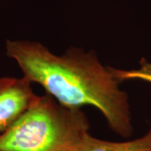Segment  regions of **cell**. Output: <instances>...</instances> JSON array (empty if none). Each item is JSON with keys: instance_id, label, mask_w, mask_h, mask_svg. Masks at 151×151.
<instances>
[{"instance_id": "3957f363", "label": "cell", "mask_w": 151, "mask_h": 151, "mask_svg": "<svg viewBox=\"0 0 151 151\" xmlns=\"http://www.w3.org/2000/svg\"><path fill=\"white\" fill-rule=\"evenodd\" d=\"M31 84L24 76L0 77V136L36 102Z\"/></svg>"}, {"instance_id": "7a4b0ae2", "label": "cell", "mask_w": 151, "mask_h": 151, "mask_svg": "<svg viewBox=\"0 0 151 151\" xmlns=\"http://www.w3.org/2000/svg\"><path fill=\"white\" fill-rule=\"evenodd\" d=\"M89 129L81 108L45 93L0 136V151H76Z\"/></svg>"}, {"instance_id": "6da1fadb", "label": "cell", "mask_w": 151, "mask_h": 151, "mask_svg": "<svg viewBox=\"0 0 151 151\" xmlns=\"http://www.w3.org/2000/svg\"><path fill=\"white\" fill-rule=\"evenodd\" d=\"M7 56L23 76L43 87L60 104L81 108L90 105L103 115L108 127L124 139L134 134L128 93L119 87L109 65L102 64L95 50L70 46L55 55L45 45L30 40H7Z\"/></svg>"}, {"instance_id": "277c9868", "label": "cell", "mask_w": 151, "mask_h": 151, "mask_svg": "<svg viewBox=\"0 0 151 151\" xmlns=\"http://www.w3.org/2000/svg\"><path fill=\"white\" fill-rule=\"evenodd\" d=\"M76 151H151V126L145 134L131 140H104L88 133Z\"/></svg>"}, {"instance_id": "5b68a950", "label": "cell", "mask_w": 151, "mask_h": 151, "mask_svg": "<svg viewBox=\"0 0 151 151\" xmlns=\"http://www.w3.org/2000/svg\"><path fill=\"white\" fill-rule=\"evenodd\" d=\"M109 69L120 83L125 81L138 80L151 84V60H148L144 57L139 60V65L135 69L123 70L113 66H109Z\"/></svg>"}]
</instances>
